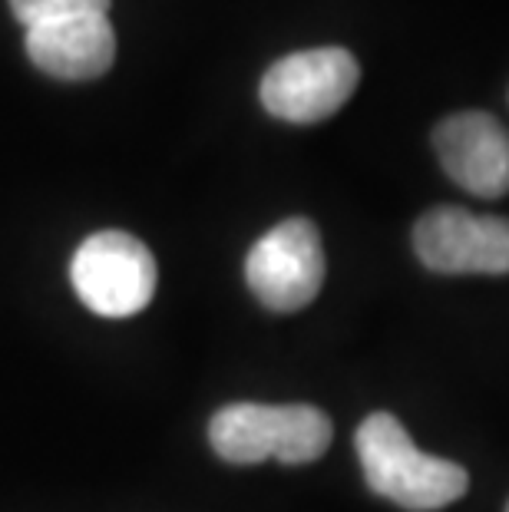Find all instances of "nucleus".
I'll list each match as a JSON object with an SVG mask.
<instances>
[{
	"label": "nucleus",
	"instance_id": "obj_10",
	"mask_svg": "<svg viewBox=\"0 0 509 512\" xmlns=\"http://www.w3.org/2000/svg\"><path fill=\"white\" fill-rule=\"evenodd\" d=\"M506 512H509V506H506Z\"/></svg>",
	"mask_w": 509,
	"mask_h": 512
},
{
	"label": "nucleus",
	"instance_id": "obj_2",
	"mask_svg": "<svg viewBox=\"0 0 509 512\" xmlns=\"http://www.w3.org/2000/svg\"><path fill=\"white\" fill-rule=\"evenodd\" d=\"M331 420L311 403H229L212 417L209 440L225 463L252 466L268 456L298 466L311 463L331 446Z\"/></svg>",
	"mask_w": 509,
	"mask_h": 512
},
{
	"label": "nucleus",
	"instance_id": "obj_6",
	"mask_svg": "<svg viewBox=\"0 0 509 512\" xmlns=\"http://www.w3.org/2000/svg\"><path fill=\"white\" fill-rule=\"evenodd\" d=\"M414 252L437 275H509V219L440 205L414 225Z\"/></svg>",
	"mask_w": 509,
	"mask_h": 512
},
{
	"label": "nucleus",
	"instance_id": "obj_7",
	"mask_svg": "<svg viewBox=\"0 0 509 512\" xmlns=\"http://www.w3.org/2000/svg\"><path fill=\"white\" fill-rule=\"evenodd\" d=\"M433 149L447 176L483 199L509 192V133L490 113H453L433 129Z\"/></svg>",
	"mask_w": 509,
	"mask_h": 512
},
{
	"label": "nucleus",
	"instance_id": "obj_5",
	"mask_svg": "<svg viewBox=\"0 0 509 512\" xmlns=\"http://www.w3.org/2000/svg\"><path fill=\"white\" fill-rule=\"evenodd\" d=\"M245 281L268 311H301L324 285L321 235L308 219H285L245 258Z\"/></svg>",
	"mask_w": 509,
	"mask_h": 512
},
{
	"label": "nucleus",
	"instance_id": "obj_9",
	"mask_svg": "<svg viewBox=\"0 0 509 512\" xmlns=\"http://www.w3.org/2000/svg\"><path fill=\"white\" fill-rule=\"evenodd\" d=\"M10 10L24 27L50 24V20L86 17V14H106L110 0H10Z\"/></svg>",
	"mask_w": 509,
	"mask_h": 512
},
{
	"label": "nucleus",
	"instance_id": "obj_1",
	"mask_svg": "<svg viewBox=\"0 0 509 512\" xmlns=\"http://www.w3.org/2000/svg\"><path fill=\"white\" fill-rule=\"evenodd\" d=\"M357 460L367 486L410 512H433L467 496L470 476L453 460L417 450L394 413H371L357 427Z\"/></svg>",
	"mask_w": 509,
	"mask_h": 512
},
{
	"label": "nucleus",
	"instance_id": "obj_4",
	"mask_svg": "<svg viewBox=\"0 0 509 512\" xmlns=\"http://www.w3.org/2000/svg\"><path fill=\"white\" fill-rule=\"evenodd\" d=\"M361 80L354 53L341 47L281 57L262 76V106L285 123H321L351 100Z\"/></svg>",
	"mask_w": 509,
	"mask_h": 512
},
{
	"label": "nucleus",
	"instance_id": "obj_8",
	"mask_svg": "<svg viewBox=\"0 0 509 512\" xmlns=\"http://www.w3.org/2000/svg\"><path fill=\"white\" fill-rule=\"evenodd\" d=\"M34 67L57 80H96L113 67L116 34L106 14H86L27 27Z\"/></svg>",
	"mask_w": 509,
	"mask_h": 512
},
{
	"label": "nucleus",
	"instance_id": "obj_3",
	"mask_svg": "<svg viewBox=\"0 0 509 512\" xmlns=\"http://www.w3.org/2000/svg\"><path fill=\"white\" fill-rule=\"evenodd\" d=\"M73 291L93 314L129 318L153 301L159 275L153 252L129 232H96L70 261Z\"/></svg>",
	"mask_w": 509,
	"mask_h": 512
}]
</instances>
